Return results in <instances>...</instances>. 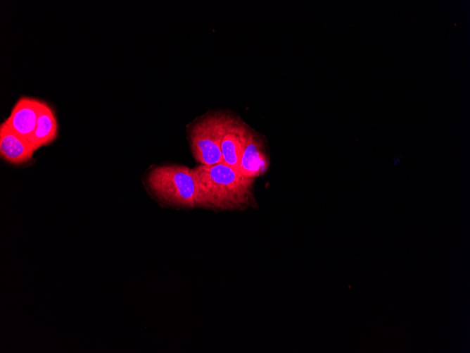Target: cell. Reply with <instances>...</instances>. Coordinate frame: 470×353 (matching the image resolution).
<instances>
[{
    "mask_svg": "<svg viewBox=\"0 0 470 353\" xmlns=\"http://www.w3.org/2000/svg\"><path fill=\"white\" fill-rule=\"evenodd\" d=\"M58 135V123L53 109L43 101L35 129L29 141L35 151L52 143Z\"/></svg>",
    "mask_w": 470,
    "mask_h": 353,
    "instance_id": "cell-8",
    "label": "cell"
},
{
    "mask_svg": "<svg viewBox=\"0 0 470 353\" xmlns=\"http://www.w3.org/2000/svg\"><path fill=\"white\" fill-rule=\"evenodd\" d=\"M248 130L245 124L231 116L221 142L222 161L238 171Z\"/></svg>",
    "mask_w": 470,
    "mask_h": 353,
    "instance_id": "cell-6",
    "label": "cell"
},
{
    "mask_svg": "<svg viewBox=\"0 0 470 353\" xmlns=\"http://www.w3.org/2000/svg\"><path fill=\"white\" fill-rule=\"evenodd\" d=\"M43 101L30 97H20L13 106L8 117L4 121L13 131L30 140L37 124Z\"/></svg>",
    "mask_w": 470,
    "mask_h": 353,
    "instance_id": "cell-4",
    "label": "cell"
},
{
    "mask_svg": "<svg viewBox=\"0 0 470 353\" xmlns=\"http://www.w3.org/2000/svg\"><path fill=\"white\" fill-rule=\"evenodd\" d=\"M146 182L151 193L163 204L182 208L196 206L194 181L186 166L155 167L149 171Z\"/></svg>",
    "mask_w": 470,
    "mask_h": 353,
    "instance_id": "cell-2",
    "label": "cell"
},
{
    "mask_svg": "<svg viewBox=\"0 0 470 353\" xmlns=\"http://www.w3.org/2000/svg\"><path fill=\"white\" fill-rule=\"evenodd\" d=\"M231 116L223 113L206 116L192 127L191 148L195 159L201 165L222 161L221 142Z\"/></svg>",
    "mask_w": 470,
    "mask_h": 353,
    "instance_id": "cell-3",
    "label": "cell"
},
{
    "mask_svg": "<svg viewBox=\"0 0 470 353\" xmlns=\"http://www.w3.org/2000/svg\"><path fill=\"white\" fill-rule=\"evenodd\" d=\"M196 206L220 210L239 209L250 204L254 179L243 175L224 162L200 165L191 169Z\"/></svg>",
    "mask_w": 470,
    "mask_h": 353,
    "instance_id": "cell-1",
    "label": "cell"
},
{
    "mask_svg": "<svg viewBox=\"0 0 470 353\" xmlns=\"http://www.w3.org/2000/svg\"><path fill=\"white\" fill-rule=\"evenodd\" d=\"M35 149L31 142L4 122L0 125V154L3 159L15 166L31 161Z\"/></svg>",
    "mask_w": 470,
    "mask_h": 353,
    "instance_id": "cell-5",
    "label": "cell"
},
{
    "mask_svg": "<svg viewBox=\"0 0 470 353\" xmlns=\"http://www.w3.org/2000/svg\"><path fill=\"white\" fill-rule=\"evenodd\" d=\"M267 167V160L260 139L248 130L246 143L241 156L239 171L249 178L262 175Z\"/></svg>",
    "mask_w": 470,
    "mask_h": 353,
    "instance_id": "cell-7",
    "label": "cell"
}]
</instances>
